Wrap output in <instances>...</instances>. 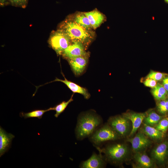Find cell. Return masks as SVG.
Returning <instances> with one entry per match:
<instances>
[{
    "mask_svg": "<svg viewBox=\"0 0 168 168\" xmlns=\"http://www.w3.org/2000/svg\"><path fill=\"white\" fill-rule=\"evenodd\" d=\"M102 123L101 118L93 112H87L81 114L78 119L76 129L77 138L82 140L90 137Z\"/></svg>",
    "mask_w": 168,
    "mask_h": 168,
    "instance_id": "6da1fadb",
    "label": "cell"
},
{
    "mask_svg": "<svg viewBox=\"0 0 168 168\" xmlns=\"http://www.w3.org/2000/svg\"><path fill=\"white\" fill-rule=\"evenodd\" d=\"M61 30L68 36L72 42H80L86 48L94 39L93 32L82 27L73 20L64 22Z\"/></svg>",
    "mask_w": 168,
    "mask_h": 168,
    "instance_id": "7a4b0ae2",
    "label": "cell"
},
{
    "mask_svg": "<svg viewBox=\"0 0 168 168\" xmlns=\"http://www.w3.org/2000/svg\"><path fill=\"white\" fill-rule=\"evenodd\" d=\"M97 148L100 152L104 154L106 161L115 165H119L127 161L130 155L128 147L124 143H114Z\"/></svg>",
    "mask_w": 168,
    "mask_h": 168,
    "instance_id": "3957f363",
    "label": "cell"
},
{
    "mask_svg": "<svg viewBox=\"0 0 168 168\" xmlns=\"http://www.w3.org/2000/svg\"><path fill=\"white\" fill-rule=\"evenodd\" d=\"M89 137L91 141L96 145L121 138L108 123L96 129Z\"/></svg>",
    "mask_w": 168,
    "mask_h": 168,
    "instance_id": "277c9868",
    "label": "cell"
},
{
    "mask_svg": "<svg viewBox=\"0 0 168 168\" xmlns=\"http://www.w3.org/2000/svg\"><path fill=\"white\" fill-rule=\"evenodd\" d=\"M107 123L121 138L128 137L132 128L130 121L122 115L110 117Z\"/></svg>",
    "mask_w": 168,
    "mask_h": 168,
    "instance_id": "5b68a950",
    "label": "cell"
},
{
    "mask_svg": "<svg viewBox=\"0 0 168 168\" xmlns=\"http://www.w3.org/2000/svg\"><path fill=\"white\" fill-rule=\"evenodd\" d=\"M150 156L157 167H165L168 162V139H165L155 146Z\"/></svg>",
    "mask_w": 168,
    "mask_h": 168,
    "instance_id": "8992f818",
    "label": "cell"
},
{
    "mask_svg": "<svg viewBox=\"0 0 168 168\" xmlns=\"http://www.w3.org/2000/svg\"><path fill=\"white\" fill-rule=\"evenodd\" d=\"M71 41L68 36L61 29L52 34L49 40L50 46L58 54H62Z\"/></svg>",
    "mask_w": 168,
    "mask_h": 168,
    "instance_id": "52a82bcc",
    "label": "cell"
},
{
    "mask_svg": "<svg viewBox=\"0 0 168 168\" xmlns=\"http://www.w3.org/2000/svg\"><path fill=\"white\" fill-rule=\"evenodd\" d=\"M126 141L131 144L134 153L145 151L151 146L153 142L144 134L140 131L134 137L128 138Z\"/></svg>",
    "mask_w": 168,
    "mask_h": 168,
    "instance_id": "ba28073f",
    "label": "cell"
},
{
    "mask_svg": "<svg viewBox=\"0 0 168 168\" xmlns=\"http://www.w3.org/2000/svg\"><path fill=\"white\" fill-rule=\"evenodd\" d=\"M146 114V112L137 113L128 111L123 113L122 115L129 119L131 122L132 128L128 137H133L137 130L141 126Z\"/></svg>",
    "mask_w": 168,
    "mask_h": 168,
    "instance_id": "9c48e42d",
    "label": "cell"
},
{
    "mask_svg": "<svg viewBox=\"0 0 168 168\" xmlns=\"http://www.w3.org/2000/svg\"><path fill=\"white\" fill-rule=\"evenodd\" d=\"M66 49L62 54L68 59L86 54V47L81 43L74 42Z\"/></svg>",
    "mask_w": 168,
    "mask_h": 168,
    "instance_id": "30bf717a",
    "label": "cell"
},
{
    "mask_svg": "<svg viewBox=\"0 0 168 168\" xmlns=\"http://www.w3.org/2000/svg\"><path fill=\"white\" fill-rule=\"evenodd\" d=\"M145 151L134 153L133 156L134 163V168H153L157 166L151 157L146 153Z\"/></svg>",
    "mask_w": 168,
    "mask_h": 168,
    "instance_id": "8fae6325",
    "label": "cell"
},
{
    "mask_svg": "<svg viewBox=\"0 0 168 168\" xmlns=\"http://www.w3.org/2000/svg\"><path fill=\"white\" fill-rule=\"evenodd\" d=\"M89 54L76 58L69 59V63L76 75L81 74L85 70L88 60Z\"/></svg>",
    "mask_w": 168,
    "mask_h": 168,
    "instance_id": "7c38bea8",
    "label": "cell"
},
{
    "mask_svg": "<svg viewBox=\"0 0 168 168\" xmlns=\"http://www.w3.org/2000/svg\"><path fill=\"white\" fill-rule=\"evenodd\" d=\"M142 124L139 131L144 134L152 141L159 142L165 139L166 134L159 131L154 127L143 123Z\"/></svg>",
    "mask_w": 168,
    "mask_h": 168,
    "instance_id": "4fadbf2b",
    "label": "cell"
},
{
    "mask_svg": "<svg viewBox=\"0 0 168 168\" xmlns=\"http://www.w3.org/2000/svg\"><path fill=\"white\" fill-rule=\"evenodd\" d=\"M106 161L105 157L101 153L98 154L94 153L89 159L82 162L80 166L82 168H104Z\"/></svg>",
    "mask_w": 168,
    "mask_h": 168,
    "instance_id": "5bb4252c",
    "label": "cell"
},
{
    "mask_svg": "<svg viewBox=\"0 0 168 168\" xmlns=\"http://www.w3.org/2000/svg\"><path fill=\"white\" fill-rule=\"evenodd\" d=\"M15 136L6 132L1 126L0 127V157L9 148L12 139Z\"/></svg>",
    "mask_w": 168,
    "mask_h": 168,
    "instance_id": "9a60e30c",
    "label": "cell"
},
{
    "mask_svg": "<svg viewBox=\"0 0 168 168\" xmlns=\"http://www.w3.org/2000/svg\"><path fill=\"white\" fill-rule=\"evenodd\" d=\"M63 76L64 77V80H61L56 78L54 81L52 82L57 81L63 82L65 84L73 93H78L82 95L86 99H88L89 98L90 95L86 89L78 85L76 83L68 80L63 75Z\"/></svg>",
    "mask_w": 168,
    "mask_h": 168,
    "instance_id": "2e32d148",
    "label": "cell"
},
{
    "mask_svg": "<svg viewBox=\"0 0 168 168\" xmlns=\"http://www.w3.org/2000/svg\"><path fill=\"white\" fill-rule=\"evenodd\" d=\"M88 18L93 29L98 27L104 21V15L97 10L84 12Z\"/></svg>",
    "mask_w": 168,
    "mask_h": 168,
    "instance_id": "e0dca14e",
    "label": "cell"
},
{
    "mask_svg": "<svg viewBox=\"0 0 168 168\" xmlns=\"http://www.w3.org/2000/svg\"><path fill=\"white\" fill-rule=\"evenodd\" d=\"M146 112L142 123L147 125L154 127L164 117L158 114L155 110L151 109Z\"/></svg>",
    "mask_w": 168,
    "mask_h": 168,
    "instance_id": "ac0fdd59",
    "label": "cell"
},
{
    "mask_svg": "<svg viewBox=\"0 0 168 168\" xmlns=\"http://www.w3.org/2000/svg\"><path fill=\"white\" fill-rule=\"evenodd\" d=\"M73 21L80 26L88 30L93 28L87 17L84 12H78L75 15Z\"/></svg>",
    "mask_w": 168,
    "mask_h": 168,
    "instance_id": "d6986e66",
    "label": "cell"
},
{
    "mask_svg": "<svg viewBox=\"0 0 168 168\" xmlns=\"http://www.w3.org/2000/svg\"><path fill=\"white\" fill-rule=\"evenodd\" d=\"M156 110L160 115L163 116H168V97L164 100L156 101Z\"/></svg>",
    "mask_w": 168,
    "mask_h": 168,
    "instance_id": "ffe728a7",
    "label": "cell"
},
{
    "mask_svg": "<svg viewBox=\"0 0 168 168\" xmlns=\"http://www.w3.org/2000/svg\"><path fill=\"white\" fill-rule=\"evenodd\" d=\"M51 110H53V107H50L46 110H35L28 113H21L20 115H21V116L23 117L25 119L37 118L39 119H40L45 113Z\"/></svg>",
    "mask_w": 168,
    "mask_h": 168,
    "instance_id": "44dd1931",
    "label": "cell"
},
{
    "mask_svg": "<svg viewBox=\"0 0 168 168\" xmlns=\"http://www.w3.org/2000/svg\"><path fill=\"white\" fill-rule=\"evenodd\" d=\"M73 94H72L70 98L67 101H63L57 105L53 107V110L56 111L54 114L55 117L57 118L59 115L64 110L68 105L73 100L72 97Z\"/></svg>",
    "mask_w": 168,
    "mask_h": 168,
    "instance_id": "7402d4cb",
    "label": "cell"
},
{
    "mask_svg": "<svg viewBox=\"0 0 168 168\" xmlns=\"http://www.w3.org/2000/svg\"><path fill=\"white\" fill-rule=\"evenodd\" d=\"M154 127L162 133L166 134L168 130V116L164 117Z\"/></svg>",
    "mask_w": 168,
    "mask_h": 168,
    "instance_id": "603a6c76",
    "label": "cell"
},
{
    "mask_svg": "<svg viewBox=\"0 0 168 168\" xmlns=\"http://www.w3.org/2000/svg\"><path fill=\"white\" fill-rule=\"evenodd\" d=\"M167 74L165 73L151 71L146 78L152 79L157 82H161Z\"/></svg>",
    "mask_w": 168,
    "mask_h": 168,
    "instance_id": "cb8c5ba5",
    "label": "cell"
},
{
    "mask_svg": "<svg viewBox=\"0 0 168 168\" xmlns=\"http://www.w3.org/2000/svg\"><path fill=\"white\" fill-rule=\"evenodd\" d=\"M28 0H8V4L13 6L25 8L27 6Z\"/></svg>",
    "mask_w": 168,
    "mask_h": 168,
    "instance_id": "d4e9b609",
    "label": "cell"
},
{
    "mask_svg": "<svg viewBox=\"0 0 168 168\" xmlns=\"http://www.w3.org/2000/svg\"><path fill=\"white\" fill-rule=\"evenodd\" d=\"M151 93L156 101L163 100L166 98L159 93L155 87L152 88Z\"/></svg>",
    "mask_w": 168,
    "mask_h": 168,
    "instance_id": "484cf974",
    "label": "cell"
},
{
    "mask_svg": "<svg viewBox=\"0 0 168 168\" xmlns=\"http://www.w3.org/2000/svg\"><path fill=\"white\" fill-rule=\"evenodd\" d=\"M144 85L147 87L153 88L156 86L158 82L152 79L146 78L143 81Z\"/></svg>",
    "mask_w": 168,
    "mask_h": 168,
    "instance_id": "4316f807",
    "label": "cell"
},
{
    "mask_svg": "<svg viewBox=\"0 0 168 168\" xmlns=\"http://www.w3.org/2000/svg\"><path fill=\"white\" fill-rule=\"evenodd\" d=\"M155 87L161 94L166 98L168 97L167 92L161 83H158Z\"/></svg>",
    "mask_w": 168,
    "mask_h": 168,
    "instance_id": "83f0119b",
    "label": "cell"
},
{
    "mask_svg": "<svg viewBox=\"0 0 168 168\" xmlns=\"http://www.w3.org/2000/svg\"><path fill=\"white\" fill-rule=\"evenodd\" d=\"M161 82V83L166 89L168 97V74L165 76Z\"/></svg>",
    "mask_w": 168,
    "mask_h": 168,
    "instance_id": "f1b7e54d",
    "label": "cell"
},
{
    "mask_svg": "<svg viewBox=\"0 0 168 168\" xmlns=\"http://www.w3.org/2000/svg\"><path fill=\"white\" fill-rule=\"evenodd\" d=\"M8 4V0H0V5L1 7L4 6Z\"/></svg>",
    "mask_w": 168,
    "mask_h": 168,
    "instance_id": "f546056e",
    "label": "cell"
},
{
    "mask_svg": "<svg viewBox=\"0 0 168 168\" xmlns=\"http://www.w3.org/2000/svg\"><path fill=\"white\" fill-rule=\"evenodd\" d=\"M167 2H168V0H165Z\"/></svg>",
    "mask_w": 168,
    "mask_h": 168,
    "instance_id": "4dcf8cb0",
    "label": "cell"
},
{
    "mask_svg": "<svg viewBox=\"0 0 168 168\" xmlns=\"http://www.w3.org/2000/svg\"><path fill=\"white\" fill-rule=\"evenodd\" d=\"M167 166H168V163H167Z\"/></svg>",
    "mask_w": 168,
    "mask_h": 168,
    "instance_id": "1f68e13d",
    "label": "cell"
},
{
    "mask_svg": "<svg viewBox=\"0 0 168 168\" xmlns=\"http://www.w3.org/2000/svg\"></svg>",
    "mask_w": 168,
    "mask_h": 168,
    "instance_id": "d6a6232c",
    "label": "cell"
}]
</instances>
